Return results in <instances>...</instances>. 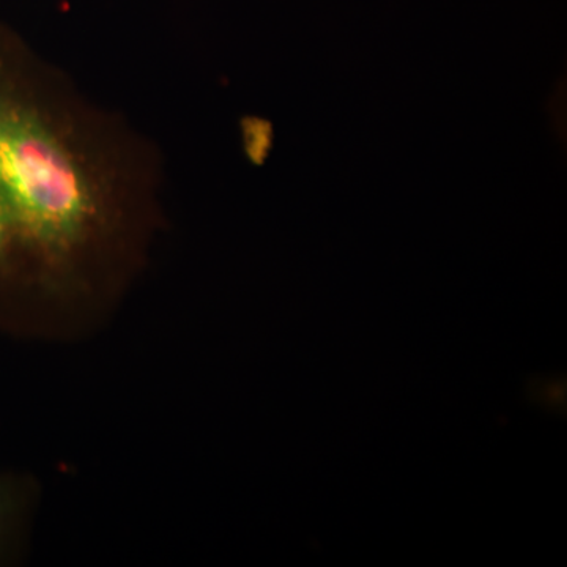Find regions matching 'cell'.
I'll return each instance as SVG.
<instances>
[{
	"mask_svg": "<svg viewBox=\"0 0 567 567\" xmlns=\"http://www.w3.org/2000/svg\"><path fill=\"white\" fill-rule=\"evenodd\" d=\"M158 145L0 21V293L93 290L159 218Z\"/></svg>",
	"mask_w": 567,
	"mask_h": 567,
	"instance_id": "1",
	"label": "cell"
}]
</instances>
